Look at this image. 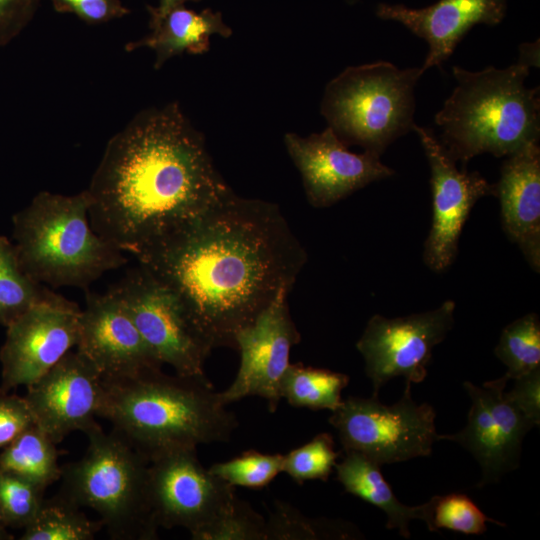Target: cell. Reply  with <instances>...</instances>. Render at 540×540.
Returning <instances> with one entry per match:
<instances>
[{
	"mask_svg": "<svg viewBox=\"0 0 540 540\" xmlns=\"http://www.w3.org/2000/svg\"><path fill=\"white\" fill-rule=\"evenodd\" d=\"M168 286L213 349L291 291L307 253L279 206L233 191L137 255Z\"/></svg>",
	"mask_w": 540,
	"mask_h": 540,
	"instance_id": "6da1fadb",
	"label": "cell"
},
{
	"mask_svg": "<svg viewBox=\"0 0 540 540\" xmlns=\"http://www.w3.org/2000/svg\"><path fill=\"white\" fill-rule=\"evenodd\" d=\"M86 190L94 231L134 256L233 191L177 102L112 136Z\"/></svg>",
	"mask_w": 540,
	"mask_h": 540,
	"instance_id": "7a4b0ae2",
	"label": "cell"
},
{
	"mask_svg": "<svg viewBox=\"0 0 540 540\" xmlns=\"http://www.w3.org/2000/svg\"><path fill=\"white\" fill-rule=\"evenodd\" d=\"M99 417L149 461L178 449L228 442L239 423L205 375L161 369L103 380Z\"/></svg>",
	"mask_w": 540,
	"mask_h": 540,
	"instance_id": "3957f363",
	"label": "cell"
},
{
	"mask_svg": "<svg viewBox=\"0 0 540 540\" xmlns=\"http://www.w3.org/2000/svg\"><path fill=\"white\" fill-rule=\"evenodd\" d=\"M530 69L519 60L503 69L452 67L456 86L434 120L439 141L461 167L483 153L506 157L539 142V87L525 85Z\"/></svg>",
	"mask_w": 540,
	"mask_h": 540,
	"instance_id": "277c9868",
	"label": "cell"
},
{
	"mask_svg": "<svg viewBox=\"0 0 540 540\" xmlns=\"http://www.w3.org/2000/svg\"><path fill=\"white\" fill-rule=\"evenodd\" d=\"M87 190L41 191L12 216V236L25 272L47 287L89 286L126 264L124 252L98 235L89 219Z\"/></svg>",
	"mask_w": 540,
	"mask_h": 540,
	"instance_id": "5b68a950",
	"label": "cell"
},
{
	"mask_svg": "<svg viewBox=\"0 0 540 540\" xmlns=\"http://www.w3.org/2000/svg\"><path fill=\"white\" fill-rule=\"evenodd\" d=\"M84 456L62 466L58 495L100 517L112 539L152 540L158 529L149 498V460L121 435L98 424Z\"/></svg>",
	"mask_w": 540,
	"mask_h": 540,
	"instance_id": "8992f818",
	"label": "cell"
},
{
	"mask_svg": "<svg viewBox=\"0 0 540 540\" xmlns=\"http://www.w3.org/2000/svg\"><path fill=\"white\" fill-rule=\"evenodd\" d=\"M423 73L388 61L347 67L326 85L320 112L346 146L381 157L413 131L415 87Z\"/></svg>",
	"mask_w": 540,
	"mask_h": 540,
	"instance_id": "52a82bcc",
	"label": "cell"
},
{
	"mask_svg": "<svg viewBox=\"0 0 540 540\" xmlns=\"http://www.w3.org/2000/svg\"><path fill=\"white\" fill-rule=\"evenodd\" d=\"M436 412L428 403L417 404L411 383L405 382L401 398L393 405L378 396H349L332 411L329 423L344 450L362 453L380 466L429 456L439 441Z\"/></svg>",
	"mask_w": 540,
	"mask_h": 540,
	"instance_id": "ba28073f",
	"label": "cell"
},
{
	"mask_svg": "<svg viewBox=\"0 0 540 540\" xmlns=\"http://www.w3.org/2000/svg\"><path fill=\"white\" fill-rule=\"evenodd\" d=\"M154 357L180 375H205L212 348L202 338L178 296L146 268L129 269L114 286Z\"/></svg>",
	"mask_w": 540,
	"mask_h": 540,
	"instance_id": "9c48e42d",
	"label": "cell"
},
{
	"mask_svg": "<svg viewBox=\"0 0 540 540\" xmlns=\"http://www.w3.org/2000/svg\"><path fill=\"white\" fill-rule=\"evenodd\" d=\"M455 302L404 317L373 315L356 343L365 362V373L373 386L372 396L391 379L420 383L427 376L432 352L454 325Z\"/></svg>",
	"mask_w": 540,
	"mask_h": 540,
	"instance_id": "30bf717a",
	"label": "cell"
},
{
	"mask_svg": "<svg viewBox=\"0 0 540 540\" xmlns=\"http://www.w3.org/2000/svg\"><path fill=\"white\" fill-rule=\"evenodd\" d=\"M149 498L157 526L188 530L192 539L236 499L235 487L213 475L197 449H178L149 461Z\"/></svg>",
	"mask_w": 540,
	"mask_h": 540,
	"instance_id": "8fae6325",
	"label": "cell"
},
{
	"mask_svg": "<svg viewBox=\"0 0 540 540\" xmlns=\"http://www.w3.org/2000/svg\"><path fill=\"white\" fill-rule=\"evenodd\" d=\"M80 314L77 303L49 289L8 325L0 348V391L28 387L72 351L79 341Z\"/></svg>",
	"mask_w": 540,
	"mask_h": 540,
	"instance_id": "7c38bea8",
	"label": "cell"
},
{
	"mask_svg": "<svg viewBox=\"0 0 540 540\" xmlns=\"http://www.w3.org/2000/svg\"><path fill=\"white\" fill-rule=\"evenodd\" d=\"M430 167L432 224L424 242L423 261L433 272L446 271L458 254L463 226L476 202L494 196V186L478 171L457 167L435 132L414 125Z\"/></svg>",
	"mask_w": 540,
	"mask_h": 540,
	"instance_id": "4fadbf2b",
	"label": "cell"
},
{
	"mask_svg": "<svg viewBox=\"0 0 540 540\" xmlns=\"http://www.w3.org/2000/svg\"><path fill=\"white\" fill-rule=\"evenodd\" d=\"M502 377L482 387L464 382L471 400L466 426L454 434H439L469 451L481 468L477 487L496 483L519 467L522 442L534 425L509 399Z\"/></svg>",
	"mask_w": 540,
	"mask_h": 540,
	"instance_id": "5bb4252c",
	"label": "cell"
},
{
	"mask_svg": "<svg viewBox=\"0 0 540 540\" xmlns=\"http://www.w3.org/2000/svg\"><path fill=\"white\" fill-rule=\"evenodd\" d=\"M289 292H279L251 324L237 333L236 350L241 361L232 384L218 392L224 405L258 396L267 401L271 413L277 410L282 399L281 380L290 365V350L301 340L290 315Z\"/></svg>",
	"mask_w": 540,
	"mask_h": 540,
	"instance_id": "9a60e30c",
	"label": "cell"
},
{
	"mask_svg": "<svg viewBox=\"0 0 540 540\" xmlns=\"http://www.w3.org/2000/svg\"><path fill=\"white\" fill-rule=\"evenodd\" d=\"M284 143L301 175L307 200L315 208L330 207L395 174L380 157L350 151L330 127L307 137L286 133Z\"/></svg>",
	"mask_w": 540,
	"mask_h": 540,
	"instance_id": "2e32d148",
	"label": "cell"
},
{
	"mask_svg": "<svg viewBox=\"0 0 540 540\" xmlns=\"http://www.w3.org/2000/svg\"><path fill=\"white\" fill-rule=\"evenodd\" d=\"M26 388L24 398L35 424L56 444L74 431L86 434L98 425L103 378L77 350Z\"/></svg>",
	"mask_w": 540,
	"mask_h": 540,
	"instance_id": "e0dca14e",
	"label": "cell"
},
{
	"mask_svg": "<svg viewBox=\"0 0 540 540\" xmlns=\"http://www.w3.org/2000/svg\"><path fill=\"white\" fill-rule=\"evenodd\" d=\"M86 291L76 350L90 361L103 380L133 377L161 369L116 290Z\"/></svg>",
	"mask_w": 540,
	"mask_h": 540,
	"instance_id": "ac0fdd59",
	"label": "cell"
},
{
	"mask_svg": "<svg viewBox=\"0 0 540 540\" xmlns=\"http://www.w3.org/2000/svg\"><path fill=\"white\" fill-rule=\"evenodd\" d=\"M507 0H438L411 8L401 3H378L375 15L398 22L428 44L421 69L441 67L458 43L476 25L496 26L506 17Z\"/></svg>",
	"mask_w": 540,
	"mask_h": 540,
	"instance_id": "d6986e66",
	"label": "cell"
},
{
	"mask_svg": "<svg viewBox=\"0 0 540 540\" xmlns=\"http://www.w3.org/2000/svg\"><path fill=\"white\" fill-rule=\"evenodd\" d=\"M494 186L503 231L531 268L540 270V148L532 143L505 157Z\"/></svg>",
	"mask_w": 540,
	"mask_h": 540,
	"instance_id": "ffe728a7",
	"label": "cell"
},
{
	"mask_svg": "<svg viewBox=\"0 0 540 540\" xmlns=\"http://www.w3.org/2000/svg\"><path fill=\"white\" fill-rule=\"evenodd\" d=\"M151 32L125 45L127 52L148 47L155 52L154 68L160 69L170 58L209 51L210 37L214 34L228 38L232 29L223 21L221 12L210 8L196 12L185 5L173 7L163 13L148 5Z\"/></svg>",
	"mask_w": 540,
	"mask_h": 540,
	"instance_id": "44dd1931",
	"label": "cell"
},
{
	"mask_svg": "<svg viewBox=\"0 0 540 540\" xmlns=\"http://www.w3.org/2000/svg\"><path fill=\"white\" fill-rule=\"evenodd\" d=\"M344 453L342 461L334 466L337 480L347 493L381 509L387 515V529H397L402 537L408 539L411 535L409 524L418 519L434 532L432 515L436 495L417 506L405 505L397 499L383 477L379 464L354 450H344Z\"/></svg>",
	"mask_w": 540,
	"mask_h": 540,
	"instance_id": "7402d4cb",
	"label": "cell"
},
{
	"mask_svg": "<svg viewBox=\"0 0 540 540\" xmlns=\"http://www.w3.org/2000/svg\"><path fill=\"white\" fill-rule=\"evenodd\" d=\"M57 444L36 424L0 450V469L43 489L61 479Z\"/></svg>",
	"mask_w": 540,
	"mask_h": 540,
	"instance_id": "603a6c76",
	"label": "cell"
},
{
	"mask_svg": "<svg viewBox=\"0 0 540 540\" xmlns=\"http://www.w3.org/2000/svg\"><path fill=\"white\" fill-rule=\"evenodd\" d=\"M348 383L349 376L344 373L290 363L281 380L280 395L296 408L332 412L341 404V392Z\"/></svg>",
	"mask_w": 540,
	"mask_h": 540,
	"instance_id": "cb8c5ba5",
	"label": "cell"
},
{
	"mask_svg": "<svg viewBox=\"0 0 540 540\" xmlns=\"http://www.w3.org/2000/svg\"><path fill=\"white\" fill-rule=\"evenodd\" d=\"M103 528L60 495L45 499L20 540H92Z\"/></svg>",
	"mask_w": 540,
	"mask_h": 540,
	"instance_id": "d4e9b609",
	"label": "cell"
},
{
	"mask_svg": "<svg viewBox=\"0 0 540 540\" xmlns=\"http://www.w3.org/2000/svg\"><path fill=\"white\" fill-rule=\"evenodd\" d=\"M49 289L25 272L14 244L0 235V325H10L40 301Z\"/></svg>",
	"mask_w": 540,
	"mask_h": 540,
	"instance_id": "484cf974",
	"label": "cell"
},
{
	"mask_svg": "<svg viewBox=\"0 0 540 540\" xmlns=\"http://www.w3.org/2000/svg\"><path fill=\"white\" fill-rule=\"evenodd\" d=\"M359 530L349 522L309 518L289 503L277 500L266 520V540L358 539Z\"/></svg>",
	"mask_w": 540,
	"mask_h": 540,
	"instance_id": "4316f807",
	"label": "cell"
},
{
	"mask_svg": "<svg viewBox=\"0 0 540 540\" xmlns=\"http://www.w3.org/2000/svg\"><path fill=\"white\" fill-rule=\"evenodd\" d=\"M495 355L507 367L502 376L514 380L540 369V320L536 313H528L503 328Z\"/></svg>",
	"mask_w": 540,
	"mask_h": 540,
	"instance_id": "83f0119b",
	"label": "cell"
},
{
	"mask_svg": "<svg viewBox=\"0 0 540 540\" xmlns=\"http://www.w3.org/2000/svg\"><path fill=\"white\" fill-rule=\"evenodd\" d=\"M283 459L282 454L249 450L229 461L214 463L208 469L233 487L261 489L282 472Z\"/></svg>",
	"mask_w": 540,
	"mask_h": 540,
	"instance_id": "f1b7e54d",
	"label": "cell"
},
{
	"mask_svg": "<svg viewBox=\"0 0 540 540\" xmlns=\"http://www.w3.org/2000/svg\"><path fill=\"white\" fill-rule=\"evenodd\" d=\"M340 452L334 449L331 434H317L306 444L284 455L282 472L302 485L309 480L326 482L337 463Z\"/></svg>",
	"mask_w": 540,
	"mask_h": 540,
	"instance_id": "f546056e",
	"label": "cell"
},
{
	"mask_svg": "<svg viewBox=\"0 0 540 540\" xmlns=\"http://www.w3.org/2000/svg\"><path fill=\"white\" fill-rule=\"evenodd\" d=\"M45 489L0 469V508L6 527L24 529L45 500Z\"/></svg>",
	"mask_w": 540,
	"mask_h": 540,
	"instance_id": "4dcf8cb0",
	"label": "cell"
},
{
	"mask_svg": "<svg viewBox=\"0 0 540 540\" xmlns=\"http://www.w3.org/2000/svg\"><path fill=\"white\" fill-rule=\"evenodd\" d=\"M487 522L506 526L485 515L466 494L436 495L432 515L434 532L444 528L464 534L479 535L487 531Z\"/></svg>",
	"mask_w": 540,
	"mask_h": 540,
	"instance_id": "1f68e13d",
	"label": "cell"
},
{
	"mask_svg": "<svg viewBox=\"0 0 540 540\" xmlns=\"http://www.w3.org/2000/svg\"><path fill=\"white\" fill-rule=\"evenodd\" d=\"M194 540H266V520L236 497L232 505Z\"/></svg>",
	"mask_w": 540,
	"mask_h": 540,
	"instance_id": "d6a6232c",
	"label": "cell"
},
{
	"mask_svg": "<svg viewBox=\"0 0 540 540\" xmlns=\"http://www.w3.org/2000/svg\"><path fill=\"white\" fill-rule=\"evenodd\" d=\"M33 424L34 418L25 398L0 391V450Z\"/></svg>",
	"mask_w": 540,
	"mask_h": 540,
	"instance_id": "836d02e7",
	"label": "cell"
},
{
	"mask_svg": "<svg viewBox=\"0 0 540 540\" xmlns=\"http://www.w3.org/2000/svg\"><path fill=\"white\" fill-rule=\"evenodd\" d=\"M59 13H70L88 24H101L121 18L130 10L120 0H51Z\"/></svg>",
	"mask_w": 540,
	"mask_h": 540,
	"instance_id": "e575fe53",
	"label": "cell"
},
{
	"mask_svg": "<svg viewBox=\"0 0 540 540\" xmlns=\"http://www.w3.org/2000/svg\"><path fill=\"white\" fill-rule=\"evenodd\" d=\"M42 0H0V48L29 24Z\"/></svg>",
	"mask_w": 540,
	"mask_h": 540,
	"instance_id": "d590c367",
	"label": "cell"
},
{
	"mask_svg": "<svg viewBox=\"0 0 540 540\" xmlns=\"http://www.w3.org/2000/svg\"><path fill=\"white\" fill-rule=\"evenodd\" d=\"M511 391L506 392L509 399L534 425L540 424V369L514 379Z\"/></svg>",
	"mask_w": 540,
	"mask_h": 540,
	"instance_id": "8d00e7d4",
	"label": "cell"
},
{
	"mask_svg": "<svg viewBox=\"0 0 540 540\" xmlns=\"http://www.w3.org/2000/svg\"><path fill=\"white\" fill-rule=\"evenodd\" d=\"M534 43H523L519 47V58L518 60L527 64L529 67H538L539 66V44Z\"/></svg>",
	"mask_w": 540,
	"mask_h": 540,
	"instance_id": "74e56055",
	"label": "cell"
},
{
	"mask_svg": "<svg viewBox=\"0 0 540 540\" xmlns=\"http://www.w3.org/2000/svg\"><path fill=\"white\" fill-rule=\"evenodd\" d=\"M198 2L201 0H159V5L154 7L156 11L163 13L173 7L185 5L186 2Z\"/></svg>",
	"mask_w": 540,
	"mask_h": 540,
	"instance_id": "f35d334b",
	"label": "cell"
},
{
	"mask_svg": "<svg viewBox=\"0 0 540 540\" xmlns=\"http://www.w3.org/2000/svg\"><path fill=\"white\" fill-rule=\"evenodd\" d=\"M12 538V535L6 530V527L0 526V540H9Z\"/></svg>",
	"mask_w": 540,
	"mask_h": 540,
	"instance_id": "ab89813d",
	"label": "cell"
},
{
	"mask_svg": "<svg viewBox=\"0 0 540 540\" xmlns=\"http://www.w3.org/2000/svg\"><path fill=\"white\" fill-rule=\"evenodd\" d=\"M0 526L6 527V526H5V523H4V519H3V515H2L1 508H0ZM6 528H7V527H6Z\"/></svg>",
	"mask_w": 540,
	"mask_h": 540,
	"instance_id": "60d3db41",
	"label": "cell"
},
{
	"mask_svg": "<svg viewBox=\"0 0 540 540\" xmlns=\"http://www.w3.org/2000/svg\"><path fill=\"white\" fill-rule=\"evenodd\" d=\"M360 0H345V2L349 5H354L356 3H358Z\"/></svg>",
	"mask_w": 540,
	"mask_h": 540,
	"instance_id": "b9f144b4",
	"label": "cell"
}]
</instances>
